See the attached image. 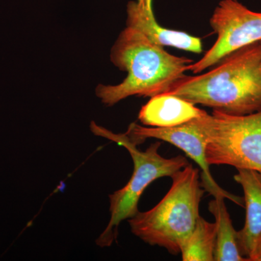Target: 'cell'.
<instances>
[{"instance_id":"obj_1","label":"cell","mask_w":261,"mask_h":261,"mask_svg":"<svg viewBox=\"0 0 261 261\" xmlns=\"http://www.w3.org/2000/svg\"><path fill=\"white\" fill-rule=\"evenodd\" d=\"M164 94L235 116L260 111V42L233 51L207 73L186 75Z\"/></svg>"},{"instance_id":"obj_2","label":"cell","mask_w":261,"mask_h":261,"mask_svg":"<svg viewBox=\"0 0 261 261\" xmlns=\"http://www.w3.org/2000/svg\"><path fill=\"white\" fill-rule=\"evenodd\" d=\"M111 61L128 72L126 80L114 86L100 84L96 94L108 106H113L130 96L154 97L171 90L182 79L189 58L169 54L136 29L127 27L111 50Z\"/></svg>"},{"instance_id":"obj_3","label":"cell","mask_w":261,"mask_h":261,"mask_svg":"<svg viewBox=\"0 0 261 261\" xmlns=\"http://www.w3.org/2000/svg\"><path fill=\"white\" fill-rule=\"evenodd\" d=\"M169 191L153 208L138 212L128 220L132 233L146 243L163 247L173 255L192 232L198 219L205 190L200 171L190 164L171 176Z\"/></svg>"},{"instance_id":"obj_4","label":"cell","mask_w":261,"mask_h":261,"mask_svg":"<svg viewBox=\"0 0 261 261\" xmlns=\"http://www.w3.org/2000/svg\"><path fill=\"white\" fill-rule=\"evenodd\" d=\"M94 135L123 146L129 152L134 163V171L126 186L109 196L111 219L106 230L97 239L99 247H109L118 237V226L122 221L135 216L138 211L141 195L145 189L158 178L171 177L175 173L190 164L184 156L166 159L159 154L160 142L149 146L143 152L137 147L126 134L116 135L94 122L91 125Z\"/></svg>"},{"instance_id":"obj_5","label":"cell","mask_w":261,"mask_h":261,"mask_svg":"<svg viewBox=\"0 0 261 261\" xmlns=\"http://www.w3.org/2000/svg\"><path fill=\"white\" fill-rule=\"evenodd\" d=\"M193 121L205 137L210 166L227 165L261 173V110L243 116L214 111Z\"/></svg>"},{"instance_id":"obj_6","label":"cell","mask_w":261,"mask_h":261,"mask_svg":"<svg viewBox=\"0 0 261 261\" xmlns=\"http://www.w3.org/2000/svg\"><path fill=\"white\" fill-rule=\"evenodd\" d=\"M217 34L214 45L202 59L187 66V70L200 73L244 47L261 41V13L247 9L237 0H223L210 20Z\"/></svg>"},{"instance_id":"obj_7","label":"cell","mask_w":261,"mask_h":261,"mask_svg":"<svg viewBox=\"0 0 261 261\" xmlns=\"http://www.w3.org/2000/svg\"><path fill=\"white\" fill-rule=\"evenodd\" d=\"M128 139L138 145L148 138L169 142L181 149L199 166L202 171L201 185L211 195L223 196L232 201L237 205L243 206L242 197L231 195L217 185L210 171V165L206 159V141L205 137L196 126L193 120L186 123L168 128H146L136 123H132L126 133Z\"/></svg>"},{"instance_id":"obj_8","label":"cell","mask_w":261,"mask_h":261,"mask_svg":"<svg viewBox=\"0 0 261 261\" xmlns=\"http://www.w3.org/2000/svg\"><path fill=\"white\" fill-rule=\"evenodd\" d=\"M238 171L233 178L243 188L246 210L245 225L238 231L239 246L247 261H257L261 254V173Z\"/></svg>"},{"instance_id":"obj_9","label":"cell","mask_w":261,"mask_h":261,"mask_svg":"<svg viewBox=\"0 0 261 261\" xmlns=\"http://www.w3.org/2000/svg\"><path fill=\"white\" fill-rule=\"evenodd\" d=\"M127 27L139 31L151 42L161 47L168 46L195 53L202 51L200 38L185 32L165 29L159 25L154 18L149 2L146 0L130 5L128 11Z\"/></svg>"},{"instance_id":"obj_10","label":"cell","mask_w":261,"mask_h":261,"mask_svg":"<svg viewBox=\"0 0 261 261\" xmlns=\"http://www.w3.org/2000/svg\"><path fill=\"white\" fill-rule=\"evenodd\" d=\"M207 112L193 103L176 96L161 94L151 97L139 113V120L147 126L168 128L186 123Z\"/></svg>"},{"instance_id":"obj_11","label":"cell","mask_w":261,"mask_h":261,"mask_svg":"<svg viewBox=\"0 0 261 261\" xmlns=\"http://www.w3.org/2000/svg\"><path fill=\"white\" fill-rule=\"evenodd\" d=\"M224 199L223 196H216L208 205V210L216 219V244L214 260L247 261L240 251L238 231L233 228Z\"/></svg>"},{"instance_id":"obj_12","label":"cell","mask_w":261,"mask_h":261,"mask_svg":"<svg viewBox=\"0 0 261 261\" xmlns=\"http://www.w3.org/2000/svg\"><path fill=\"white\" fill-rule=\"evenodd\" d=\"M216 244V223L208 222L200 216L195 228L180 246L182 260H214Z\"/></svg>"},{"instance_id":"obj_13","label":"cell","mask_w":261,"mask_h":261,"mask_svg":"<svg viewBox=\"0 0 261 261\" xmlns=\"http://www.w3.org/2000/svg\"><path fill=\"white\" fill-rule=\"evenodd\" d=\"M257 261H261V254H260V256H259L258 260H257Z\"/></svg>"},{"instance_id":"obj_14","label":"cell","mask_w":261,"mask_h":261,"mask_svg":"<svg viewBox=\"0 0 261 261\" xmlns=\"http://www.w3.org/2000/svg\"><path fill=\"white\" fill-rule=\"evenodd\" d=\"M260 43H261V41H260Z\"/></svg>"}]
</instances>
